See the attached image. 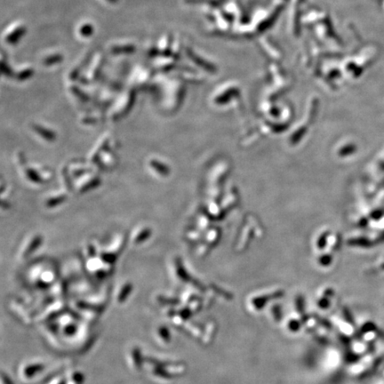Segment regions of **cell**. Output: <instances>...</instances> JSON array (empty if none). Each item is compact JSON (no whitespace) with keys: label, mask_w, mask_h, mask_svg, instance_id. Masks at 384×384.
<instances>
[{"label":"cell","mask_w":384,"mask_h":384,"mask_svg":"<svg viewBox=\"0 0 384 384\" xmlns=\"http://www.w3.org/2000/svg\"><path fill=\"white\" fill-rule=\"evenodd\" d=\"M110 1H111V2H116L117 0H110Z\"/></svg>","instance_id":"6da1fadb"}]
</instances>
